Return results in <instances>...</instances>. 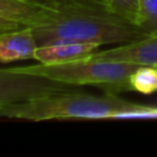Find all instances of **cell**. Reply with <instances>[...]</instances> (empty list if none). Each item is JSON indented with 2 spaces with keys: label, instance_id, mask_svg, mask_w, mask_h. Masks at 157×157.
I'll use <instances>...</instances> for the list:
<instances>
[{
  "label": "cell",
  "instance_id": "12",
  "mask_svg": "<svg viewBox=\"0 0 157 157\" xmlns=\"http://www.w3.org/2000/svg\"><path fill=\"white\" fill-rule=\"evenodd\" d=\"M22 27H25V26L17 23V22H13V21H10V20H6V18L0 17V33L7 32V31L18 29V28H22Z\"/></svg>",
  "mask_w": 157,
  "mask_h": 157
},
{
  "label": "cell",
  "instance_id": "5",
  "mask_svg": "<svg viewBox=\"0 0 157 157\" xmlns=\"http://www.w3.org/2000/svg\"><path fill=\"white\" fill-rule=\"evenodd\" d=\"M90 58L157 66V32L148 33L141 39L121 44L113 49L96 50Z\"/></svg>",
  "mask_w": 157,
  "mask_h": 157
},
{
  "label": "cell",
  "instance_id": "8",
  "mask_svg": "<svg viewBox=\"0 0 157 157\" xmlns=\"http://www.w3.org/2000/svg\"><path fill=\"white\" fill-rule=\"evenodd\" d=\"M38 44L31 27L0 33V63L34 59Z\"/></svg>",
  "mask_w": 157,
  "mask_h": 157
},
{
  "label": "cell",
  "instance_id": "7",
  "mask_svg": "<svg viewBox=\"0 0 157 157\" xmlns=\"http://www.w3.org/2000/svg\"><path fill=\"white\" fill-rule=\"evenodd\" d=\"M101 45L96 43L59 42L38 45L34 52V59L44 65L65 64L85 59L98 50Z\"/></svg>",
  "mask_w": 157,
  "mask_h": 157
},
{
  "label": "cell",
  "instance_id": "13",
  "mask_svg": "<svg viewBox=\"0 0 157 157\" xmlns=\"http://www.w3.org/2000/svg\"><path fill=\"white\" fill-rule=\"evenodd\" d=\"M80 2L83 4V5H86V6H90V7L102 9V10L113 12V11L109 9V6H108V4H107L105 0H80ZM113 13H114V12H113ZM114 15H115V13H114Z\"/></svg>",
  "mask_w": 157,
  "mask_h": 157
},
{
  "label": "cell",
  "instance_id": "9",
  "mask_svg": "<svg viewBox=\"0 0 157 157\" xmlns=\"http://www.w3.org/2000/svg\"><path fill=\"white\" fill-rule=\"evenodd\" d=\"M130 90L144 94L157 92V66L140 65L129 78Z\"/></svg>",
  "mask_w": 157,
  "mask_h": 157
},
{
  "label": "cell",
  "instance_id": "4",
  "mask_svg": "<svg viewBox=\"0 0 157 157\" xmlns=\"http://www.w3.org/2000/svg\"><path fill=\"white\" fill-rule=\"evenodd\" d=\"M77 90L76 86L58 82L43 76L22 74L10 69H0V108L63 91Z\"/></svg>",
  "mask_w": 157,
  "mask_h": 157
},
{
  "label": "cell",
  "instance_id": "6",
  "mask_svg": "<svg viewBox=\"0 0 157 157\" xmlns=\"http://www.w3.org/2000/svg\"><path fill=\"white\" fill-rule=\"evenodd\" d=\"M59 9L27 0H0V17L25 27H36L52 18Z\"/></svg>",
  "mask_w": 157,
  "mask_h": 157
},
{
  "label": "cell",
  "instance_id": "3",
  "mask_svg": "<svg viewBox=\"0 0 157 157\" xmlns=\"http://www.w3.org/2000/svg\"><path fill=\"white\" fill-rule=\"evenodd\" d=\"M140 65L126 61L103 60L85 58L81 60L44 65L36 64L29 66L12 67L17 72L43 76L58 82L71 86H98L105 92H118L130 90L129 78Z\"/></svg>",
  "mask_w": 157,
  "mask_h": 157
},
{
  "label": "cell",
  "instance_id": "1",
  "mask_svg": "<svg viewBox=\"0 0 157 157\" xmlns=\"http://www.w3.org/2000/svg\"><path fill=\"white\" fill-rule=\"evenodd\" d=\"M0 118L31 121L157 118V108L125 101L113 92L96 96L71 90L4 105L0 108Z\"/></svg>",
  "mask_w": 157,
  "mask_h": 157
},
{
  "label": "cell",
  "instance_id": "2",
  "mask_svg": "<svg viewBox=\"0 0 157 157\" xmlns=\"http://www.w3.org/2000/svg\"><path fill=\"white\" fill-rule=\"evenodd\" d=\"M31 28L38 45L59 42L125 44L148 34L113 12L85 5L60 7L52 18Z\"/></svg>",
  "mask_w": 157,
  "mask_h": 157
},
{
  "label": "cell",
  "instance_id": "11",
  "mask_svg": "<svg viewBox=\"0 0 157 157\" xmlns=\"http://www.w3.org/2000/svg\"><path fill=\"white\" fill-rule=\"evenodd\" d=\"M139 26L147 33L157 32V0H140Z\"/></svg>",
  "mask_w": 157,
  "mask_h": 157
},
{
  "label": "cell",
  "instance_id": "15",
  "mask_svg": "<svg viewBox=\"0 0 157 157\" xmlns=\"http://www.w3.org/2000/svg\"><path fill=\"white\" fill-rule=\"evenodd\" d=\"M27 1H31V2H37V4H43V5H48V6H52V7H54L48 0H27ZM58 9V7H56Z\"/></svg>",
  "mask_w": 157,
  "mask_h": 157
},
{
  "label": "cell",
  "instance_id": "10",
  "mask_svg": "<svg viewBox=\"0 0 157 157\" xmlns=\"http://www.w3.org/2000/svg\"><path fill=\"white\" fill-rule=\"evenodd\" d=\"M109 9L119 17L139 26L140 0H105Z\"/></svg>",
  "mask_w": 157,
  "mask_h": 157
},
{
  "label": "cell",
  "instance_id": "14",
  "mask_svg": "<svg viewBox=\"0 0 157 157\" xmlns=\"http://www.w3.org/2000/svg\"><path fill=\"white\" fill-rule=\"evenodd\" d=\"M54 7H70V6H77V5H83L80 2V0H48ZM86 6V5H85Z\"/></svg>",
  "mask_w": 157,
  "mask_h": 157
}]
</instances>
